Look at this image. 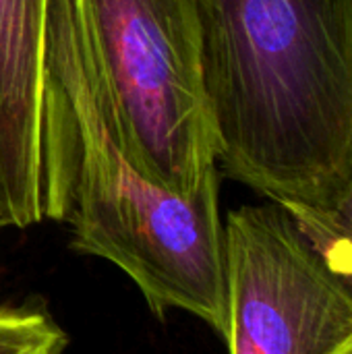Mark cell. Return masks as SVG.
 Listing matches in <instances>:
<instances>
[{
  "instance_id": "7",
  "label": "cell",
  "mask_w": 352,
  "mask_h": 354,
  "mask_svg": "<svg viewBox=\"0 0 352 354\" xmlns=\"http://www.w3.org/2000/svg\"><path fill=\"white\" fill-rule=\"evenodd\" d=\"M317 249L352 284V193L338 212L330 234Z\"/></svg>"
},
{
  "instance_id": "6",
  "label": "cell",
  "mask_w": 352,
  "mask_h": 354,
  "mask_svg": "<svg viewBox=\"0 0 352 354\" xmlns=\"http://www.w3.org/2000/svg\"><path fill=\"white\" fill-rule=\"evenodd\" d=\"M68 336L37 309L0 307V354H64Z\"/></svg>"
},
{
  "instance_id": "4",
  "label": "cell",
  "mask_w": 352,
  "mask_h": 354,
  "mask_svg": "<svg viewBox=\"0 0 352 354\" xmlns=\"http://www.w3.org/2000/svg\"><path fill=\"white\" fill-rule=\"evenodd\" d=\"M228 354H352V284L278 203L224 222Z\"/></svg>"
},
{
  "instance_id": "1",
  "label": "cell",
  "mask_w": 352,
  "mask_h": 354,
  "mask_svg": "<svg viewBox=\"0 0 352 354\" xmlns=\"http://www.w3.org/2000/svg\"><path fill=\"white\" fill-rule=\"evenodd\" d=\"M218 168L315 247L352 193V0H197Z\"/></svg>"
},
{
  "instance_id": "3",
  "label": "cell",
  "mask_w": 352,
  "mask_h": 354,
  "mask_svg": "<svg viewBox=\"0 0 352 354\" xmlns=\"http://www.w3.org/2000/svg\"><path fill=\"white\" fill-rule=\"evenodd\" d=\"M89 66L127 160L193 195L218 170L197 0H73Z\"/></svg>"
},
{
  "instance_id": "8",
  "label": "cell",
  "mask_w": 352,
  "mask_h": 354,
  "mask_svg": "<svg viewBox=\"0 0 352 354\" xmlns=\"http://www.w3.org/2000/svg\"><path fill=\"white\" fill-rule=\"evenodd\" d=\"M2 228H4V224H2V220H0V230H2Z\"/></svg>"
},
{
  "instance_id": "5",
  "label": "cell",
  "mask_w": 352,
  "mask_h": 354,
  "mask_svg": "<svg viewBox=\"0 0 352 354\" xmlns=\"http://www.w3.org/2000/svg\"><path fill=\"white\" fill-rule=\"evenodd\" d=\"M48 0H0V220H44L50 170Z\"/></svg>"
},
{
  "instance_id": "2",
  "label": "cell",
  "mask_w": 352,
  "mask_h": 354,
  "mask_svg": "<svg viewBox=\"0 0 352 354\" xmlns=\"http://www.w3.org/2000/svg\"><path fill=\"white\" fill-rule=\"evenodd\" d=\"M52 201L73 230V249L108 259L149 309L187 311L226 328V239L220 168L193 195H176L133 168L89 66L73 0H48Z\"/></svg>"
}]
</instances>
